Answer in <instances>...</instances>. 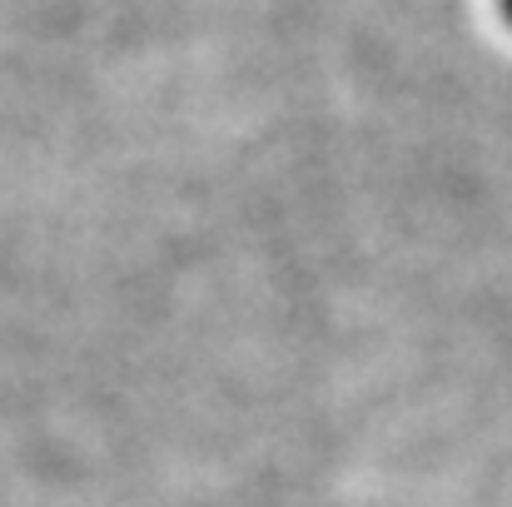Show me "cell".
<instances>
[{"label":"cell","instance_id":"1","mask_svg":"<svg viewBox=\"0 0 512 507\" xmlns=\"http://www.w3.org/2000/svg\"><path fill=\"white\" fill-rule=\"evenodd\" d=\"M498 5H503V20L512 25V0H498Z\"/></svg>","mask_w":512,"mask_h":507}]
</instances>
